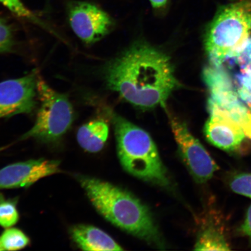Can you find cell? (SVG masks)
<instances>
[{
    "label": "cell",
    "instance_id": "6da1fadb",
    "mask_svg": "<svg viewBox=\"0 0 251 251\" xmlns=\"http://www.w3.org/2000/svg\"><path fill=\"white\" fill-rule=\"evenodd\" d=\"M105 75L109 89L144 109L165 106L180 86L167 55L144 44L131 47L112 62Z\"/></svg>",
    "mask_w": 251,
    "mask_h": 251
},
{
    "label": "cell",
    "instance_id": "7a4b0ae2",
    "mask_svg": "<svg viewBox=\"0 0 251 251\" xmlns=\"http://www.w3.org/2000/svg\"><path fill=\"white\" fill-rule=\"evenodd\" d=\"M75 177L94 208L108 222L146 242L163 247L151 213L136 197L98 178L84 175Z\"/></svg>",
    "mask_w": 251,
    "mask_h": 251
},
{
    "label": "cell",
    "instance_id": "3957f363",
    "mask_svg": "<svg viewBox=\"0 0 251 251\" xmlns=\"http://www.w3.org/2000/svg\"><path fill=\"white\" fill-rule=\"evenodd\" d=\"M251 0L221 6L207 30L205 45L210 62L221 67L238 64L251 46Z\"/></svg>",
    "mask_w": 251,
    "mask_h": 251
},
{
    "label": "cell",
    "instance_id": "277c9868",
    "mask_svg": "<svg viewBox=\"0 0 251 251\" xmlns=\"http://www.w3.org/2000/svg\"><path fill=\"white\" fill-rule=\"evenodd\" d=\"M118 155L122 167L141 180L169 187L167 171L152 137L120 116L113 117Z\"/></svg>",
    "mask_w": 251,
    "mask_h": 251
},
{
    "label": "cell",
    "instance_id": "5b68a950",
    "mask_svg": "<svg viewBox=\"0 0 251 251\" xmlns=\"http://www.w3.org/2000/svg\"><path fill=\"white\" fill-rule=\"evenodd\" d=\"M37 90L40 105L35 122L20 140L33 139L45 143H55L73 124V106L65 94L52 89L42 78L37 79Z\"/></svg>",
    "mask_w": 251,
    "mask_h": 251
},
{
    "label": "cell",
    "instance_id": "8992f818",
    "mask_svg": "<svg viewBox=\"0 0 251 251\" xmlns=\"http://www.w3.org/2000/svg\"><path fill=\"white\" fill-rule=\"evenodd\" d=\"M168 118L178 150L187 168L196 181L205 183L218 170V165L183 122L169 113Z\"/></svg>",
    "mask_w": 251,
    "mask_h": 251
},
{
    "label": "cell",
    "instance_id": "52a82bcc",
    "mask_svg": "<svg viewBox=\"0 0 251 251\" xmlns=\"http://www.w3.org/2000/svg\"><path fill=\"white\" fill-rule=\"evenodd\" d=\"M37 79L33 72L0 82V119L33 111L36 105Z\"/></svg>",
    "mask_w": 251,
    "mask_h": 251
},
{
    "label": "cell",
    "instance_id": "ba28073f",
    "mask_svg": "<svg viewBox=\"0 0 251 251\" xmlns=\"http://www.w3.org/2000/svg\"><path fill=\"white\" fill-rule=\"evenodd\" d=\"M72 29L87 44L98 42L111 30L113 25L109 15L97 6L86 2H75L69 9Z\"/></svg>",
    "mask_w": 251,
    "mask_h": 251
},
{
    "label": "cell",
    "instance_id": "9c48e42d",
    "mask_svg": "<svg viewBox=\"0 0 251 251\" xmlns=\"http://www.w3.org/2000/svg\"><path fill=\"white\" fill-rule=\"evenodd\" d=\"M209 111L210 117L204 129L206 139L226 152L241 151L246 136L240 125L215 103L209 102Z\"/></svg>",
    "mask_w": 251,
    "mask_h": 251
},
{
    "label": "cell",
    "instance_id": "30bf717a",
    "mask_svg": "<svg viewBox=\"0 0 251 251\" xmlns=\"http://www.w3.org/2000/svg\"><path fill=\"white\" fill-rule=\"evenodd\" d=\"M60 161L45 158L14 163L0 169V190L27 188L61 172Z\"/></svg>",
    "mask_w": 251,
    "mask_h": 251
},
{
    "label": "cell",
    "instance_id": "8fae6325",
    "mask_svg": "<svg viewBox=\"0 0 251 251\" xmlns=\"http://www.w3.org/2000/svg\"><path fill=\"white\" fill-rule=\"evenodd\" d=\"M203 78L211 94L209 102L227 112L234 119L246 108L241 102L228 74L221 67L212 65L206 68L203 72Z\"/></svg>",
    "mask_w": 251,
    "mask_h": 251
},
{
    "label": "cell",
    "instance_id": "7c38bea8",
    "mask_svg": "<svg viewBox=\"0 0 251 251\" xmlns=\"http://www.w3.org/2000/svg\"><path fill=\"white\" fill-rule=\"evenodd\" d=\"M70 234L74 243L81 250H124L110 235L94 226L84 224L74 225L71 227Z\"/></svg>",
    "mask_w": 251,
    "mask_h": 251
},
{
    "label": "cell",
    "instance_id": "4fadbf2b",
    "mask_svg": "<svg viewBox=\"0 0 251 251\" xmlns=\"http://www.w3.org/2000/svg\"><path fill=\"white\" fill-rule=\"evenodd\" d=\"M109 126L105 121L94 120L78 128L76 139L78 145L86 151L96 153L104 147L109 136Z\"/></svg>",
    "mask_w": 251,
    "mask_h": 251
},
{
    "label": "cell",
    "instance_id": "5bb4252c",
    "mask_svg": "<svg viewBox=\"0 0 251 251\" xmlns=\"http://www.w3.org/2000/svg\"><path fill=\"white\" fill-rule=\"evenodd\" d=\"M194 250L229 251L231 249L224 228L217 224L209 223L201 230Z\"/></svg>",
    "mask_w": 251,
    "mask_h": 251
},
{
    "label": "cell",
    "instance_id": "9a60e30c",
    "mask_svg": "<svg viewBox=\"0 0 251 251\" xmlns=\"http://www.w3.org/2000/svg\"><path fill=\"white\" fill-rule=\"evenodd\" d=\"M29 243V237L17 228H7L0 235V244L3 251L20 250L24 249Z\"/></svg>",
    "mask_w": 251,
    "mask_h": 251
},
{
    "label": "cell",
    "instance_id": "2e32d148",
    "mask_svg": "<svg viewBox=\"0 0 251 251\" xmlns=\"http://www.w3.org/2000/svg\"><path fill=\"white\" fill-rule=\"evenodd\" d=\"M240 68L236 76L238 94L241 100L251 105V62Z\"/></svg>",
    "mask_w": 251,
    "mask_h": 251
},
{
    "label": "cell",
    "instance_id": "e0dca14e",
    "mask_svg": "<svg viewBox=\"0 0 251 251\" xmlns=\"http://www.w3.org/2000/svg\"><path fill=\"white\" fill-rule=\"evenodd\" d=\"M20 214L14 202L0 199V226L5 228L17 224Z\"/></svg>",
    "mask_w": 251,
    "mask_h": 251
},
{
    "label": "cell",
    "instance_id": "ac0fdd59",
    "mask_svg": "<svg viewBox=\"0 0 251 251\" xmlns=\"http://www.w3.org/2000/svg\"><path fill=\"white\" fill-rule=\"evenodd\" d=\"M230 187L234 193L251 199V174L241 173L235 175L230 181Z\"/></svg>",
    "mask_w": 251,
    "mask_h": 251
},
{
    "label": "cell",
    "instance_id": "d6986e66",
    "mask_svg": "<svg viewBox=\"0 0 251 251\" xmlns=\"http://www.w3.org/2000/svg\"><path fill=\"white\" fill-rule=\"evenodd\" d=\"M0 3L18 17L39 23L35 16L25 7L21 0H0Z\"/></svg>",
    "mask_w": 251,
    "mask_h": 251
},
{
    "label": "cell",
    "instance_id": "ffe728a7",
    "mask_svg": "<svg viewBox=\"0 0 251 251\" xmlns=\"http://www.w3.org/2000/svg\"><path fill=\"white\" fill-rule=\"evenodd\" d=\"M13 46V37L10 27L0 20V53L10 51Z\"/></svg>",
    "mask_w": 251,
    "mask_h": 251
},
{
    "label": "cell",
    "instance_id": "44dd1931",
    "mask_svg": "<svg viewBox=\"0 0 251 251\" xmlns=\"http://www.w3.org/2000/svg\"><path fill=\"white\" fill-rule=\"evenodd\" d=\"M239 124L246 137L251 140V105L249 104V108L246 114L244 115L242 119H241Z\"/></svg>",
    "mask_w": 251,
    "mask_h": 251
},
{
    "label": "cell",
    "instance_id": "7402d4cb",
    "mask_svg": "<svg viewBox=\"0 0 251 251\" xmlns=\"http://www.w3.org/2000/svg\"><path fill=\"white\" fill-rule=\"evenodd\" d=\"M241 229L243 233L249 238L251 242V205L248 209L246 219Z\"/></svg>",
    "mask_w": 251,
    "mask_h": 251
},
{
    "label": "cell",
    "instance_id": "603a6c76",
    "mask_svg": "<svg viewBox=\"0 0 251 251\" xmlns=\"http://www.w3.org/2000/svg\"><path fill=\"white\" fill-rule=\"evenodd\" d=\"M151 4L155 9H161L165 7L169 0H150Z\"/></svg>",
    "mask_w": 251,
    "mask_h": 251
},
{
    "label": "cell",
    "instance_id": "cb8c5ba5",
    "mask_svg": "<svg viewBox=\"0 0 251 251\" xmlns=\"http://www.w3.org/2000/svg\"><path fill=\"white\" fill-rule=\"evenodd\" d=\"M5 149V147H0V152L2 151Z\"/></svg>",
    "mask_w": 251,
    "mask_h": 251
},
{
    "label": "cell",
    "instance_id": "d4e9b609",
    "mask_svg": "<svg viewBox=\"0 0 251 251\" xmlns=\"http://www.w3.org/2000/svg\"><path fill=\"white\" fill-rule=\"evenodd\" d=\"M3 251L2 249V247L1 246V244H0V251Z\"/></svg>",
    "mask_w": 251,
    "mask_h": 251
},
{
    "label": "cell",
    "instance_id": "484cf974",
    "mask_svg": "<svg viewBox=\"0 0 251 251\" xmlns=\"http://www.w3.org/2000/svg\"><path fill=\"white\" fill-rule=\"evenodd\" d=\"M230 1H234V0H230Z\"/></svg>",
    "mask_w": 251,
    "mask_h": 251
}]
</instances>
